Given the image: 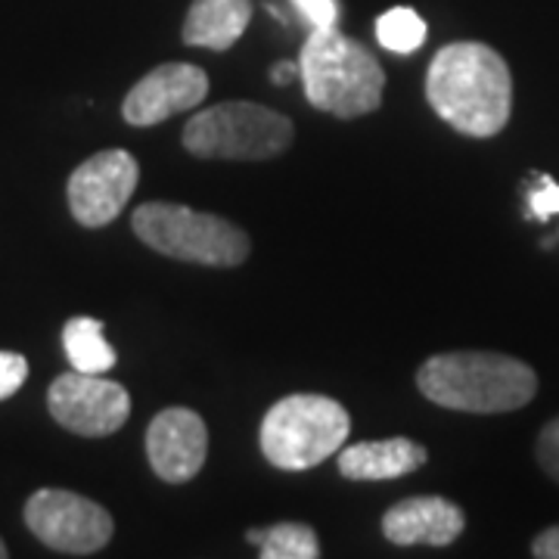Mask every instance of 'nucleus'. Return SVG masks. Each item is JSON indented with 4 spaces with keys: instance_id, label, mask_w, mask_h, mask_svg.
<instances>
[{
    "instance_id": "2",
    "label": "nucleus",
    "mask_w": 559,
    "mask_h": 559,
    "mask_svg": "<svg viewBox=\"0 0 559 559\" xmlns=\"http://www.w3.org/2000/svg\"><path fill=\"white\" fill-rule=\"evenodd\" d=\"M417 385L448 411L507 414L535 399L538 377L525 360L498 352H444L419 367Z\"/></svg>"
},
{
    "instance_id": "10",
    "label": "nucleus",
    "mask_w": 559,
    "mask_h": 559,
    "mask_svg": "<svg viewBox=\"0 0 559 559\" xmlns=\"http://www.w3.org/2000/svg\"><path fill=\"white\" fill-rule=\"evenodd\" d=\"M209 94V75L190 62H165L128 91L121 116L134 128H153L178 112L197 109Z\"/></svg>"
},
{
    "instance_id": "19",
    "label": "nucleus",
    "mask_w": 559,
    "mask_h": 559,
    "mask_svg": "<svg viewBox=\"0 0 559 559\" xmlns=\"http://www.w3.org/2000/svg\"><path fill=\"white\" fill-rule=\"evenodd\" d=\"M28 380V360L16 352H0V401L13 399Z\"/></svg>"
},
{
    "instance_id": "22",
    "label": "nucleus",
    "mask_w": 559,
    "mask_h": 559,
    "mask_svg": "<svg viewBox=\"0 0 559 559\" xmlns=\"http://www.w3.org/2000/svg\"><path fill=\"white\" fill-rule=\"evenodd\" d=\"M532 557L538 559H559V525L544 528L535 544H532Z\"/></svg>"
},
{
    "instance_id": "9",
    "label": "nucleus",
    "mask_w": 559,
    "mask_h": 559,
    "mask_svg": "<svg viewBox=\"0 0 559 559\" xmlns=\"http://www.w3.org/2000/svg\"><path fill=\"white\" fill-rule=\"evenodd\" d=\"M140 180V165L128 150H103L72 171L66 197L81 227H106L124 212Z\"/></svg>"
},
{
    "instance_id": "14",
    "label": "nucleus",
    "mask_w": 559,
    "mask_h": 559,
    "mask_svg": "<svg viewBox=\"0 0 559 559\" xmlns=\"http://www.w3.org/2000/svg\"><path fill=\"white\" fill-rule=\"evenodd\" d=\"M252 20V0H193L180 38L187 47L224 53L246 35Z\"/></svg>"
},
{
    "instance_id": "6",
    "label": "nucleus",
    "mask_w": 559,
    "mask_h": 559,
    "mask_svg": "<svg viewBox=\"0 0 559 559\" xmlns=\"http://www.w3.org/2000/svg\"><path fill=\"white\" fill-rule=\"evenodd\" d=\"M296 138L283 112L249 100L215 103L183 124V150L197 159L264 162L289 150Z\"/></svg>"
},
{
    "instance_id": "1",
    "label": "nucleus",
    "mask_w": 559,
    "mask_h": 559,
    "mask_svg": "<svg viewBox=\"0 0 559 559\" xmlns=\"http://www.w3.org/2000/svg\"><path fill=\"white\" fill-rule=\"evenodd\" d=\"M426 100L466 138H495L513 112V75L495 47L457 40L441 47L426 72Z\"/></svg>"
},
{
    "instance_id": "17",
    "label": "nucleus",
    "mask_w": 559,
    "mask_h": 559,
    "mask_svg": "<svg viewBox=\"0 0 559 559\" xmlns=\"http://www.w3.org/2000/svg\"><path fill=\"white\" fill-rule=\"evenodd\" d=\"M377 40L392 53H414L426 40V22L411 7L385 10L377 20Z\"/></svg>"
},
{
    "instance_id": "13",
    "label": "nucleus",
    "mask_w": 559,
    "mask_h": 559,
    "mask_svg": "<svg viewBox=\"0 0 559 559\" xmlns=\"http://www.w3.org/2000/svg\"><path fill=\"white\" fill-rule=\"evenodd\" d=\"M429 460L426 448L411 439H380L342 444L340 473L355 481H385L401 479L419 469Z\"/></svg>"
},
{
    "instance_id": "5",
    "label": "nucleus",
    "mask_w": 559,
    "mask_h": 559,
    "mask_svg": "<svg viewBox=\"0 0 559 559\" xmlns=\"http://www.w3.org/2000/svg\"><path fill=\"white\" fill-rule=\"evenodd\" d=\"M352 432V417L326 395H286L261 419V454L286 473L314 469L340 454Z\"/></svg>"
},
{
    "instance_id": "21",
    "label": "nucleus",
    "mask_w": 559,
    "mask_h": 559,
    "mask_svg": "<svg viewBox=\"0 0 559 559\" xmlns=\"http://www.w3.org/2000/svg\"><path fill=\"white\" fill-rule=\"evenodd\" d=\"M293 7L308 20L311 28H336L340 22V3L336 0H293Z\"/></svg>"
},
{
    "instance_id": "15",
    "label": "nucleus",
    "mask_w": 559,
    "mask_h": 559,
    "mask_svg": "<svg viewBox=\"0 0 559 559\" xmlns=\"http://www.w3.org/2000/svg\"><path fill=\"white\" fill-rule=\"evenodd\" d=\"M62 348L72 370L81 373H109L116 367V348L103 336V320L72 318L62 326Z\"/></svg>"
},
{
    "instance_id": "11",
    "label": "nucleus",
    "mask_w": 559,
    "mask_h": 559,
    "mask_svg": "<svg viewBox=\"0 0 559 559\" xmlns=\"http://www.w3.org/2000/svg\"><path fill=\"white\" fill-rule=\"evenodd\" d=\"M146 457L162 481H190L209 457V429L197 411L168 407L146 429Z\"/></svg>"
},
{
    "instance_id": "20",
    "label": "nucleus",
    "mask_w": 559,
    "mask_h": 559,
    "mask_svg": "<svg viewBox=\"0 0 559 559\" xmlns=\"http://www.w3.org/2000/svg\"><path fill=\"white\" fill-rule=\"evenodd\" d=\"M535 454H538L540 469H544L554 481H559V417L550 419V423L540 429Z\"/></svg>"
},
{
    "instance_id": "23",
    "label": "nucleus",
    "mask_w": 559,
    "mask_h": 559,
    "mask_svg": "<svg viewBox=\"0 0 559 559\" xmlns=\"http://www.w3.org/2000/svg\"><path fill=\"white\" fill-rule=\"evenodd\" d=\"M296 79H299V62L283 60L271 69V81H274V84H289V81Z\"/></svg>"
},
{
    "instance_id": "18",
    "label": "nucleus",
    "mask_w": 559,
    "mask_h": 559,
    "mask_svg": "<svg viewBox=\"0 0 559 559\" xmlns=\"http://www.w3.org/2000/svg\"><path fill=\"white\" fill-rule=\"evenodd\" d=\"M559 215V183L550 175H535L528 187V209L525 218L547 221Z\"/></svg>"
},
{
    "instance_id": "24",
    "label": "nucleus",
    "mask_w": 559,
    "mask_h": 559,
    "mask_svg": "<svg viewBox=\"0 0 559 559\" xmlns=\"http://www.w3.org/2000/svg\"><path fill=\"white\" fill-rule=\"evenodd\" d=\"M10 557V550H7V544H3V538H0V559Z\"/></svg>"
},
{
    "instance_id": "7",
    "label": "nucleus",
    "mask_w": 559,
    "mask_h": 559,
    "mask_svg": "<svg viewBox=\"0 0 559 559\" xmlns=\"http://www.w3.org/2000/svg\"><path fill=\"white\" fill-rule=\"evenodd\" d=\"M25 525L44 547L69 557L97 554L116 532V522L106 507L66 488L35 491L25 503Z\"/></svg>"
},
{
    "instance_id": "16",
    "label": "nucleus",
    "mask_w": 559,
    "mask_h": 559,
    "mask_svg": "<svg viewBox=\"0 0 559 559\" xmlns=\"http://www.w3.org/2000/svg\"><path fill=\"white\" fill-rule=\"evenodd\" d=\"M246 540L259 547L261 559H318L320 540L305 522H277L246 532Z\"/></svg>"
},
{
    "instance_id": "8",
    "label": "nucleus",
    "mask_w": 559,
    "mask_h": 559,
    "mask_svg": "<svg viewBox=\"0 0 559 559\" xmlns=\"http://www.w3.org/2000/svg\"><path fill=\"white\" fill-rule=\"evenodd\" d=\"M47 407L62 429L84 439H106L131 417V395L124 385L100 373L72 370L47 389Z\"/></svg>"
},
{
    "instance_id": "3",
    "label": "nucleus",
    "mask_w": 559,
    "mask_h": 559,
    "mask_svg": "<svg viewBox=\"0 0 559 559\" xmlns=\"http://www.w3.org/2000/svg\"><path fill=\"white\" fill-rule=\"evenodd\" d=\"M299 79L308 103L336 119H360L382 106L380 60L340 28H311L301 47Z\"/></svg>"
},
{
    "instance_id": "4",
    "label": "nucleus",
    "mask_w": 559,
    "mask_h": 559,
    "mask_svg": "<svg viewBox=\"0 0 559 559\" xmlns=\"http://www.w3.org/2000/svg\"><path fill=\"white\" fill-rule=\"evenodd\" d=\"M131 227L153 252L205 267H237L252 252L249 234L234 221L178 202H143Z\"/></svg>"
},
{
    "instance_id": "12",
    "label": "nucleus",
    "mask_w": 559,
    "mask_h": 559,
    "mask_svg": "<svg viewBox=\"0 0 559 559\" xmlns=\"http://www.w3.org/2000/svg\"><path fill=\"white\" fill-rule=\"evenodd\" d=\"M463 525L466 516L454 500L423 495L395 503L382 516V535L399 547H417V544L448 547L463 535Z\"/></svg>"
}]
</instances>
